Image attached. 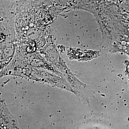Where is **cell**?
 <instances>
[{
	"label": "cell",
	"mask_w": 129,
	"mask_h": 129,
	"mask_svg": "<svg viewBox=\"0 0 129 129\" xmlns=\"http://www.w3.org/2000/svg\"><path fill=\"white\" fill-rule=\"evenodd\" d=\"M12 13L1 6V63L5 66L12 60L15 50L14 12Z\"/></svg>",
	"instance_id": "obj_1"
},
{
	"label": "cell",
	"mask_w": 129,
	"mask_h": 129,
	"mask_svg": "<svg viewBox=\"0 0 129 129\" xmlns=\"http://www.w3.org/2000/svg\"><path fill=\"white\" fill-rule=\"evenodd\" d=\"M127 70H128V72L129 73V64L128 65V67H127Z\"/></svg>",
	"instance_id": "obj_2"
},
{
	"label": "cell",
	"mask_w": 129,
	"mask_h": 129,
	"mask_svg": "<svg viewBox=\"0 0 129 129\" xmlns=\"http://www.w3.org/2000/svg\"><path fill=\"white\" fill-rule=\"evenodd\" d=\"M127 29H128V32L129 33V25L128 26V27H127Z\"/></svg>",
	"instance_id": "obj_3"
}]
</instances>
